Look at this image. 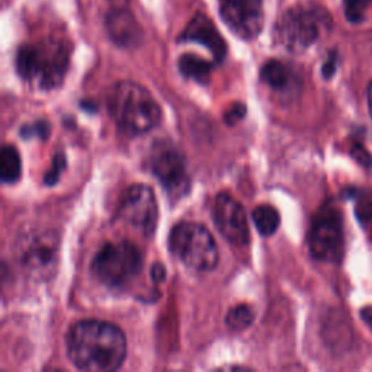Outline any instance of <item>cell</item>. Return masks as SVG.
Instances as JSON below:
<instances>
[{
  "label": "cell",
  "mask_w": 372,
  "mask_h": 372,
  "mask_svg": "<svg viewBox=\"0 0 372 372\" xmlns=\"http://www.w3.org/2000/svg\"><path fill=\"white\" fill-rule=\"evenodd\" d=\"M336 65H337V55H336V53H331L329 55L327 61L323 65V76H324V79L333 78V75L336 72Z\"/></svg>",
  "instance_id": "484cf974"
},
{
  "label": "cell",
  "mask_w": 372,
  "mask_h": 372,
  "mask_svg": "<svg viewBox=\"0 0 372 372\" xmlns=\"http://www.w3.org/2000/svg\"><path fill=\"white\" fill-rule=\"evenodd\" d=\"M220 14L230 31L242 40L256 38L263 28L262 0H221Z\"/></svg>",
  "instance_id": "8fae6325"
},
{
  "label": "cell",
  "mask_w": 372,
  "mask_h": 372,
  "mask_svg": "<svg viewBox=\"0 0 372 372\" xmlns=\"http://www.w3.org/2000/svg\"><path fill=\"white\" fill-rule=\"evenodd\" d=\"M225 321L233 330H245L255 321V312L246 304H239L227 313Z\"/></svg>",
  "instance_id": "d6986e66"
},
{
  "label": "cell",
  "mask_w": 372,
  "mask_h": 372,
  "mask_svg": "<svg viewBox=\"0 0 372 372\" xmlns=\"http://www.w3.org/2000/svg\"><path fill=\"white\" fill-rule=\"evenodd\" d=\"M366 97H368V108H369V112H371V117H372V80H371V83L368 85Z\"/></svg>",
  "instance_id": "f1b7e54d"
},
{
  "label": "cell",
  "mask_w": 372,
  "mask_h": 372,
  "mask_svg": "<svg viewBox=\"0 0 372 372\" xmlns=\"http://www.w3.org/2000/svg\"><path fill=\"white\" fill-rule=\"evenodd\" d=\"M361 319H362V321L371 329V331H372V307L371 306H368V307H363L362 310H361Z\"/></svg>",
  "instance_id": "83f0119b"
},
{
  "label": "cell",
  "mask_w": 372,
  "mask_h": 372,
  "mask_svg": "<svg viewBox=\"0 0 372 372\" xmlns=\"http://www.w3.org/2000/svg\"><path fill=\"white\" fill-rule=\"evenodd\" d=\"M253 221L262 235H272L281 223L280 213L272 206H259L253 211Z\"/></svg>",
  "instance_id": "ac0fdd59"
},
{
  "label": "cell",
  "mask_w": 372,
  "mask_h": 372,
  "mask_svg": "<svg viewBox=\"0 0 372 372\" xmlns=\"http://www.w3.org/2000/svg\"><path fill=\"white\" fill-rule=\"evenodd\" d=\"M22 164L18 150L14 146H5L0 153V176L5 184H14L21 178Z\"/></svg>",
  "instance_id": "e0dca14e"
},
{
  "label": "cell",
  "mask_w": 372,
  "mask_h": 372,
  "mask_svg": "<svg viewBox=\"0 0 372 372\" xmlns=\"http://www.w3.org/2000/svg\"><path fill=\"white\" fill-rule=\"evenodd\" d=\"M355 214H356V218L361 223L371 221L372 220V201L371 199H361L356 204Z\"/></svg>",
  "instance_id": "d4e9b609"
},
{
  "label": "cell",
  "mask_w": 372,
  "mask_h": 372,
  "mask_svg": "<svg viewBox=\"0 0 372 372\" xmlns=\"http://www.w3.org/2000/svg\"><path fill=\"white\" fill-rule=\"evenodd\" d=\"M108 108L117 125L129 135L146 134L161 121V110L153 95L144 86L129 80L111 87Z\"/></svg>",
  "instance_id": "3957f363"
},
{
  "label": "cell",
  "mask_w": 372,
  "mask_h": 372,
  "mask_svg": "<svg viewBox=\"0 0 372 372\" xmlns=\"http://www.w3.org/2000/svg\"><path fill=\"white\" fill-rule=\"evenodd\" d=\"M64 169H65V157H64L63 153H58V154H55L53 166H51V169L46 175V184L48 186L55 185L58 182L60 175H61V172L64 171Z\"/></svg>",
  "instance_id": "7402d4cb"
},
{
  "label": "cell",
  "mask_w": 372,
  "mask_h": 372,
  "mask_svg": "<svg viewBox=\"0 0 372 372\" xmlns=\"http://www.w3.org/2000/svg\"><path fill=\"white\" fill-rule=\"evenodd\" d=\"M169 249L196 272H210L218 263V249L213 234L196 223L176 224L169 235Z\"/></svg>",
  "instance_id": "5b68a950"
},
{
  "label": "cell",
  "mask_w": 372,
  "mask_h": 372,
  "mask_svg": "<svg viewBox=\"0 0 372 372\" xmlns=\"http://www.w3.org/2000/svg\"><path fill=\"white\" fill-rule=\"evenodd\" d=\"M213 218L223 238L235 246H246L250 240L246 211L239 201L228 193H218L214 202Z\"/></svg>",
  "instance_id": "7c38bea8"
},
{
  "label": "cell",
  "mask_w": 372,
  "mask_h": 372,
  "mask_svg": "<svg viewBox=\"0 0 372 372\" xmlns=\"http://www.w3.org/2000/svg\"><path fill=\"white\" fill-rule=\"evenodd\" d=\"M179 70L185 78L206 85L211 80L213 63L195 54H185L179 60Z\"/></svg>",
  "instance_id": "2e32d148"
},
{
  "label": "cell",
  "mask_w": 372,
  "mask_h": 372,
  "mask_svg": "<svg viewBox=\"0 0 372 372\" xmlns=\"http://www.w3.org/2000/svg\"><path fill=\"white\" fill-rule=\"evenodd\" d=\"M58 234L50 228H31L18 235L15 256L25 272L40 281L53 278L58 267Z\"/></svg>",
  "instance_id": "277c9868"
},
{
  "label": "cell",
  "mask_w": 372,
  "mask_h": 372,
  "mask_svg": "<svg viewBox=\"0 0 372 372\" xmlns=\"http://www.w3.org/2000/svg\"><path fill=\"white\" fill-rule=\"evenodd\" d=\"M245 114H246V107H245V105H242V104H234V105H231V107L225 111L224 119H225V122H227L228 125H235L239 121L243 119Z\"/></svg>",
  "instance_id": "603a6c76"
},
{
  "label": "cell",
  "mask_w": 372,
  "mask_h": 372,
  "mask_svg": "<svg viewBox=\"0 0 372 372\" xmlns=\"http://www.w3.org/2000/svg\"><path fill=\"white\" fill-rule=\"evenodd\" d=\"M153 175L172 196H181L189 186L186 160L182 152L171 142L157 140L149 154Z\"/></svg>",
  "instance_id": "9c48e42d"
},
{
  "label": "cell",
  "mask_w": 372,
  "mask_h": 372,
  "mask_svg": "<svg viewBox=\"0 0 372 372\" xmlns=\"http://www.w3.org/2000/svg\"><path fill=\"white\" fill-rule=\"evenodd\" d=\"M19 76L38 90L61 85L70 63V44L60 37H47L23 44L16 54Z\"/></svg>",
  "instance_id": "7a4b0ae2"
},
{
  "label": "cell",
  "mask_w": 372,
  "mask_h": 372,
  "mask_svg": "<svg viewBox=\"0 0 372 372\" xmlns=\"http://www.w3.org/2000/svg\"><path fill=\"white\" fill-rule=\"evenodd\" d=\"M371 240H372V235H371Z\"/></svg>",
  "instance_id": "f546056e"
},
{
  "label": "cell",
  "mask_w": 372,
  "mask_h": 372,
  "mask_svg": "<svg viewBox=\"0 0 372 372\" xmlns=\"http://www.w3.org/2000/svg\"><path fill=\"white\" fill-rule=\"evenodd\" d=\"M372 0H344V12L351 23H361L366 19V12Z\"/></svg>",
  "instance_id": "ffe728a7"
},
{
  "label": "cell",
  "mask_w": 372,
  "mask_h": 372,
  "mask_svg": "<svg viewBox=\"0 0 372 372\" xmlns=\"http://www.w3.org/2000/svg\"><path fill=\"white\" fill-rule=\"evenodd\" d=\"M344 221L341 211L327 204L319 210L309 231V249L316 260L334 263L344 256Z\"/></svg>",
  "instance_id": "ba28073f"
},
{
  "label": "cell",
  "mask_w": 372,
  "mask_h": 372,
  "mask_svg": "<svg viewBox=\"0 0 372 372\" xmlns=\"http://www.w3.org/2000/svg\"><path fill=\"white\" fill-rule=\"evenodd\" d=\"M179 40L193 41L207 47L213 53L216 61H223L227 53V44L224 38L220 36L218 29L206 15L202 14L193 16V19L188 23V26L182 32Z\"/></svg>",
  "instance_id": "4fadbf2b"
},
{
  "label": "cell",
  "mask_w": 372,
  "mask_h": 372,
  "mask_svg": "<svg viewBox=\"0 0 372 372\" xmlns=\"http://www.w3.org/2000/svg\"><path fill=\"white\" fill-rule=\"evenodd\" d=\"M152 278H153L156 282L164 281V278H166V269H164L163 265L154 263V266L152 267Z\"/></svg>",
  "instance_id": "4316f807"
},
{
  "label": "cell",
  "mask_w": 372,
  "mask_h": 372,
  "mask_svg": "<svg viewBox=\"0 0 372 372\" xmlns=\"http://www.w3.org/2000/svg\"><path fill=\"white\" fill-rule=\"evenodd\" d=\"M118 217L144 235H153L159 220V206L153 189L147 185L129 186L121 196Z\"/></svg>",
  "instance_id": "30bf717a"
},
{
  "label": "cell",
  "mask_w": 372,
  "mask_h": 372,
  "mask_svg": "<svg viewBox=\"0 0 372 372\" xmlns=\"http://www.w3.org/2000/svg\"><path fill=\"white\" fill-rule=\"evenodd\" d=\"M48 134H50V125L46 121H37L36 124L25 125L21 129V135L25 139H31L36 135V137L46 140V139H48Z\"/></svg>",
  "instance_id": "44dd1931"
},
{
  "label": "cell",
  "mask_w": 372,
  "mask_h": 372,
  "mask_svg": "<svg viewBox=\"0 0 372 372\" xmlns=\"http://www.w3.org/2000/svg\"><path fill=\"white\" fill-rule=\"evenodd\" d=\"M67 356L80 371L111 372L127 356V339L122 330L100 320L78 321L67 333Z\"/></svg>",
  "instance_id": "6da1fadb"
},
{
  "label": "cell",
  "mask_w": 372,
  "mask_h": 372,
  "mask_svg": "<svg viewBox=\"0 0 372 372\" xmlns=\"http://www.w3.org/2000/svg\"><path fill=\"white\" fill-rule=\"evenodd\" d=\"M143 255L140 249L129 243H108L100 249L93 262L92 272L108 287H125L142 272Z\"/></svg>",
  "instance_id": "52a82bcc"
},
{
  "label": "cell",
  "mask_w": 372,
  "mask_h": 372,
  "mask_svg": "<svg viewBox=\"0 0 372 372\" xmlns=\"http://www.w3.org/2000/svg\"><path fill=\"white\" fill-rule=\"evenodd\" d=\"M330 18L320 8L295 6L288 9L277 23L275 37L281 47L294 54L309 50L329 28Z\"/></svg>",
  "instance_id": "8992f818"
},
{
  "label": "cell",
  "mask_w": 372,
  "mask_h": 372,
  "mask_svg": "<svg viewBox=\"0 0 372 372\" xmlns=\"http://www.w3.org/2000/svg\"><path fill=\"white\" fill-rule=\"evenodd\" d=\"M107 29L115 44L122 48H134L142 43V28L134 15L118 6L107 16Z\"/></svg>",
  "instance_id": "5bb4252c"
},
{
  "label": "cell",
  "mask_w": 372,
  "mask_h": 372,
  "mask_svg": "<svg viewBox=\"0 0 372 372\" xmlns=\"http://www.w3.org/2000/svg\"><path fill=\"white\" fill-rule=\"evenodd\" d=\"M351 153H352V157H354L361 166H363V167H371V166H372V156H371V153H369L362 144L355 143V144L352 146Z\"/></svg>",
  "instance_id": "cb8c5ba5"
},
{
  "label": "cell",
  "mask_w": 372,
  "mask_h": 372,
  "mask_svg": "<svg viewBox=\"0 0 372 372\" xmlns=\"http://www.w3.org/2000/svg\"><path fill=\"white\" fill-rule=\"evenodd\" d=\"M260 79L277 92L289 90L295 82V76L289 67L278 60H269L260 70Z\"/></svg>",
  "instance_id": "9a60e30c"
}]
</instances>
